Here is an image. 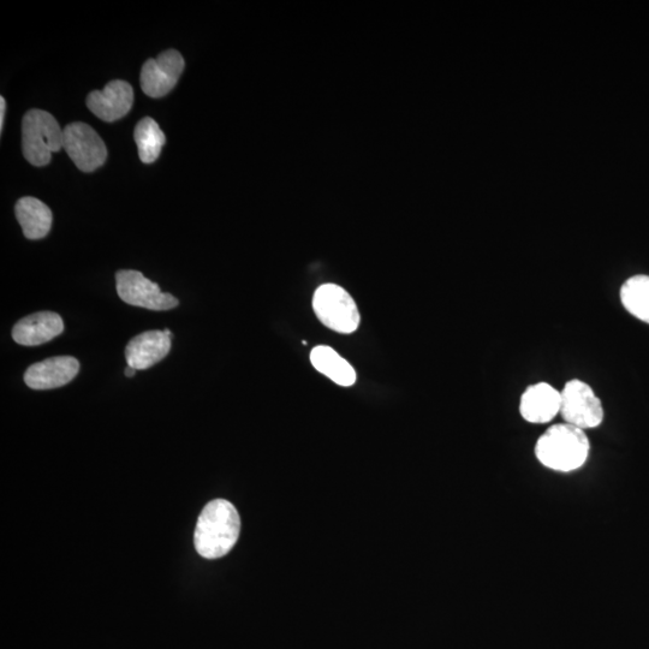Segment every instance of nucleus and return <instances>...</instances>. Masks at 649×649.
Wrapping results in <instances>:
<instances>
[{"label":"nucleus","mask_w":649,"mask_h":649,"mask_svg":"<svg viewBox=\"0 0 649 649\" xmlns=\"http://www.w3.org/2000/svg\"><path fill=\"white\" fill-rule=\"evenodd\" d=\"M241 532V518L225 499L208 503L198 518L194 533L196 552L206 559L222 558L234 549Z\"/></svg>","instance_id":"f257e3e1"},{"label":"nucleus","mask_w":649,"mask_h":649,"mask_svg":"<svg viewBox=\"0 0 649 649\" xmlns=\"http://www.w3.org/2000/svg\"><path fill=\"white\" fill-rule=\"evenodd\" d=\"M591 443L586 431L569 424H557L538 439L535 456L544 467L555 472L570 473L588 460Z\"/></svg>","instance_id":"f03ea898"},{"label":"nucleus","mask_w":649,"mask_h":649,"mask_svg":"<svg viewBox=\"0 0 649 649\" xmlns=\"http://www.w3.org/2000/svg\"><path fill=\"white\" fill-rule=\"evenodd\" d=\"M64 130L56 118L43 110H29L22 121L23 156L34 166L51 162L52 153L62 150Z\"/></svg>","instance_id":"7ed1b4c3"},{"label":"nucleus","mask_w":649,"mask_h":649,"mask_svg":"<svg viewBox=\"0 0 649 649\" xmlns=\"http://www.w3.org/2000/svg\"><path fill=\"white\" fill-rule=\"evenodd\" d=\"M313 309L329 329L349 335L360 325V312L347 290L337 284H324L315 291Z\"/></svg>","instance_id":"20e7f679"},{"label":"nucleus","mask_w":649,"mask_h":649,"mask_svg":"<svg viewBox=\"0 0 649 649\" xmlns=\"http://www.w3.org/2000/svg\"><path fill=\"white\" fill-rule=\"evenodd\" d=\"M565 424L593 430L604 421V407L591 385L580 379L568 381L561 390V412Z\"/></svg>","instance_id":"39448f33"},{"label":"nucleus","mask_w":649,"mask_h":649,"mask_svg":"<svg viewBox=\"0 0 649 649\" xmlns=\"http://www.w3.org/2000/svg\"><path fill=\"white\" fill-rule=\"evenodd\" d=\"M116 283L118 296L130 306L151 311H170L180 303L171 294L163 293L158 284L151 282L139 271H118Z\"/></svg>","instance_id":"423d86ee"},{"label":"nucleus","mask_w":649,"mask_h":649,"mask_svg":"<svg viewBox=\"0 0 649 649\" xmlns=\"http://www.w3.org/2000/svg\"><path fill=\"white\" fill-rule=\"evenodd\" d=\"M64 150L83 172L100 168L107 158L104 141L86 123L75 122L64 128Z\"/></svg>","instance_id":"0eeeda50"},{"label":"nucleus","mask_w":649,"mask_h":649,"mask_svg":"<svg viewBox=\"0 0 649 649\" xmlns=\"http://www.w3.org/2000/svg\"><path fill=\"white\" fill-rule=\"evenodd\" d=\"M184 70L180 52L168 50L148 59L141 70V88L148 97L162 98L175 88Z\"/></svg>","instance_id":"6e6552de"},{"label":"nucleus","mask_w":649,"mask_h":649,"mask_svg":"<svg viewBox=\"0 0 649 649\" xmlns=\"http://www.w3.org/2000/svg\"><path fill=\"white\" fill-rule=\"evenodd\" d=\"M133 103V87L121 80L107 83L103 91H94L87 98L88 109L105 122H115L128 115Z\"/></svg>","instance_id":"1a4fd4ad"},{"label":"nucleus","mask_w":649,"mask_h":649,"mask_svg":"<svg viewBox=\"0 0 649 649\" xmlns=\"http://www.w3.org/2000/svg\"><path fill=\"white\" fill-rule=\"evenodd\" d=\"M80 371V362L73 356H55L34 363L25 373V383L33 390L58 389L73 381Z\"/></svg>","instance_id":"9d476101"},{"label":"nucleus","mask_w":649,"mask_h":649,"mask_svg":"<svg viewBox=\"0 0 649 649\" xmlns=\"http://www.w3.org/2000/svg\"><path fill=\"white\" fill-rule=\"evenodd\" d=\"M561 412V391L550 384L528 386L520 402V413L529 424L543 425L551 422Z\"/></svg>","instance_id":"9b49d317"},{"label":"nucleus","mask_w":649,"mask_h":649,"mask_svg":"<svg viewBox=\"0 0 649 649\" xmlns=\"http://www.w3.org/2000/svg\"><path fill=\"white\" fill-rule=\"evenodd\" d=\"M171 350V338L164 331H147L134 337L125 348L128 366L144 371L165 359Z\"/></svg>","instance_id":"f8f14e48"},{"label":"nucleus","mask_w":649,"mask_h":649,"mask_svg":"<svg viewBox=\"0 0 649 649\" xmlns=\"http://www.w3.org/2000/svg\"><path fill=\"white\" fill-rule=\"evenodd\" d=\"M64 331L61 315L53 312H39L28 315L14 326L13 338L17 344L35 347L52 341Z\"/></svg>","instance_id":"ddd939ff"},{"label":"nucleus","mask_w":649,"mask_h":649,"mask_svg":"<svg viewBox=\"0 0 649 649\" xmlns=\"http://www.w3.org/2000/svg\"><path fill=\"white\" fill-rule=\"evenodd\" d=\"M15 212L23 234L29 240H41L49 235L53 216L49 206L43 201L26 196L17 201Z\"/></svg>","instance_id":"4468645a"},{"label":"nucleus","mask_w":649,"mask_h":649,"mask_svg":"<svg viewBox=\"0 0 649 649\" xmlns=\"http://www.w3.org/2000/svg\"><path fill=\"white\" fill-rule=\"evenodd\" d=\"M311 362L318 372L326 375L333 383L345 387L355 384V369L332 348L325 347V345L314 348L311 353Z\"/></svg>","instance_id":"2eb2a0df"},{"label":"nucleus","mask_w":649,"mask_h":649,"mask_svg":"<svg viewBox=\"0 0 649 649\" xmlns=\"http://www.w3.org/2000/svg\"><path fill=\"white\" fill-rule=\"evenodd\" d=\"M622 305L636 319L649 324V276L628 279L621 288Z\"/></svg>","instance_id":"dca6fc26"},{"label":"nucleus","mask_w":649,"mask_h":649,"mask_svg":"<svg viewBox=\"0 0 649 649\" xmlns=\"http://www.w3.org/2000/svg\"><path fill=\"white\" fill-rule=\"evenodd\" d=\"M134 139L136 145H138L141 162L145 164L156 162L166 142L162 129L150 117L141 119L138 125H136Z\"/></svg>","instance_id":"f3484780"},{"label":"nucleus","mask_w":649,"mask_h":649,"mask_svg":"<svg viewBox=\"0 0 649 649\" xmlns=\"http://www.w3.org/2000/svg\"><path fill=\"white\" fill-rule=\"evenodd\" d=\"M5 110H7V101L2 97L0 98V132H3Z\"/></svg>","instance_id":"a211bd4d"},{"label":"nucleus","mask_w":649,"mask_h":649,"mask_svg":"<svg viewBox=\"0 0 649 649\" xmlns=\"http://www.w3.org/2000/svg\"><path fill=\"white\" fill-rule=\"evenodd\" d=\"M136 372L138 371H136L135 368L128 366L127 369H125V377L133 378Z\"/></svg>","instance_id":"6ab92c4d"}]
</instances>
